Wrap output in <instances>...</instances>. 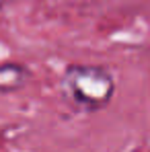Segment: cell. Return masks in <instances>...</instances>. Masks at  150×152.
Returning <instances> with one entry per match:
<instances>
[{
    "label": "cell",
    "mask_w": 150,
    "mask_h": 152,
    "mask_svg": "<svg viewBox=\"0 0 150 152\" xmlns=\"http://www.w3.org/2000/svg\"><path fill=\"white\" fill-rule=\"evenodd\" d=\"M64 95L82 111H99L107 107L113 93L115 80L105 68L89 64H72L62 76Z\"/></svg>",
    "instance_id": "obj_1"
},
{
    "label": "cell",
    "mask_w": 150,
    "mask_h": 152,
    "mask_svg": "<svg viewBox=\"0 0 150 152\" xmlns=\"http://www.w3.org/2000/svg\"><path fill=\"white\" fill-rule=\"evenodd\" d=\"M29 80V70L23 64H2L0 66V93H12L23 88Z\"/></svg>",
    "instance_id": "obj_2"
},
{
    "label": "cell",
    "mask_w": 150,
    "mask_h": 152,
    "mask_svg": "<svg viewBox=\"0 0 150 152\" xmlns=\"http://www.w3.org/2000/svg\"><path fill=\"white\" fill-rule=\"evenodd\" d=\"M15 2H19V0H0V8H6V6H10Z\"/></svg>",
    "instance_id": "obj_3"
}]
</instances>
